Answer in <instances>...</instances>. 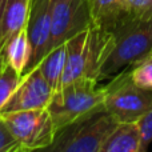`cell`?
Listing matches in <instances>:
<instances>
[{"label":"cell","mask_w":152,"mask_h":152,"mask_svg":"<svg viewBox=\"0 0 152 152\" xmlns=\"http://www.w3.org/2000/svg\"><path fill=\"white\" fill-rule=\"evenodd\" d=\"M0 56L12 67L13 69L23 76L24 71L27 69L32 56L31 43L27 36L26 28L16 34L7 44L0 51Z\"/></svg>","instance_id":"obj_13"},{"label":"cell","mask_w":152,"mask_h":152,"mask_svg":"<svg viewBox=\"0 0 152 152\" xmlns=\"http://www.w3.org/2000/svg\"><path fill=\"white\" fill-rule=\"evenodd\" d=\"M31 0H0V51L26 28Z\"/></svg>","instance_id":"obj_10"},{"label":"cell","mask_w":152,"mask_h":152,"mask_svg":"<svg viewBox=\"0 0 152 152\" xmlns=\"http://www.w3.org/2000/svg\"><path fill=\"white\" fill-rule=\"evenodd\" d=\"M131 77L136 86L152 89V56L131 66Z\"/></svg>","instance_id":"obj_16"},{"label":"cell","mask_w":152,"mask_h":152,"mask_svg":"<svg viewBox=\"0 0 152 152\" xmlns=\"http://www.w3.org/2000/svg\"><path fill=\"white\" fill-rule=\"evenodd\" d=\"M11 152H31V151H29V150H27V148H24L23 145L18 144V145H16V147L13 148V150L11 151Z\"/></svg>","instance_id":"obj_20"},{"label":"cell","mask_w":152,"mask_h":152,"mask_svg":"<svg viewBox=\"0 0 152 152\" xmlns=\"http://www.w3.org/2000/svg\"><path fill=\"white\" fill-rule=\"evenodd\" d=\"M51 12L52 0H31L26 31L31 43L32 56L24 74L37 67L40 60L48 52L51 36Z\"/></svg>","instance_id":"obj_9"},{"label":"cell","mask_w":152,"mask_h":152,"mask_svg":"<svg viewBox=\"0 0 152 152\" xmlns=\"http://www.w3.org/2000/svg\"><path fill=\"white\" fill-rule=\"evenodd\" d=\"M1 119L18 144L31 152L48 147L55 137L56 129L47 108L18 111Z\"/></svg>","instance_id":"obj_6"},{"label":"cell","mask_w":152,"mask_h":152,"mask_svg":"<svg viewBox=\"0 0 152 152\" xmlns=\"http://www.w3.org/2000/svg\"><path fill=\"white\" fill-rule=\"evenodd\" d=\"M143 144L137 123H119L97 152H136Z\"/></svg>","instance_id":"obj_11"},{"label":"cell","mask_w":152,"mask_h":152,"mask_svg":"<svg viewBox=\"0 0 152 152\" xmlns=\"http://www.w3.org/2000/svg\"><path fill=\"white\" fill-rule=\"evenodd\" d=\"M110 31L113 47L100 71L99 81L139 63L152 51V20H142L128 13Z\"/></svg>","instance_id":"obj_2"},{"label":"cell","mask_w":152,"mask_h":152,"mask_svg":"<svg viewBox=\"0 0 152 152\" xmlns=\"http://www.w3.org/2000/svg\"><path fill=\"white\" fill-rule=\"evenodd\" d=\"M92 24L110 31L129 13L128 0H88Z\"/></svg>","instance_id":"obj_12"},{"label":"cell","mask_w":152,"mask_h":152,"mask_svg":"<svg viewBox=\"0 0 152 152\" xmlns=\"http://www.w3.org/2000/svg\"><path fill=\"white\" fill-rule=\"evenodd\" d=\"M103 107L118 123H137L152 111V89L136 86L128 67L104 86Z\"/></svg>","instance_id":"obj_4"},{"label":"cell","mask_w":152,"mask_h":152,"mask_svg":"<svg viewBox=\"0 0 152 152\" xmlns=\"http://www.w3.org/2000/svg\"><path fill=\"white\" fill-rule=\"evenodd\" d=\"M104 86L94 79H79L58 88L47 105L56 132L103 108Z\"/></svg>","instance_id":"obj_3"},{"label":"cell","mask_w":152,"mask_h":152,"mask_svg":"<svg viewBox=\"0 0 152 152\" xmlns=\"http://www.w3.org/2000/svg\"><path fill=\"white\" fill-rule=\"evenodd\" d=\"M20 79L21 75L0 56V111L16 91Z\"/></svg>","instance_id":"obj_15"},{"label":"cell","mask_w":152,"mask_h":152,"mask_svg":"<svg viewBox=\"0 0 152 152\" xmlns=\"http://www.w3.org/2000/svg\"><path fill=\"white\" fill-rule=\"evenodd\" d=\"M140 128V134H142L143 144L148 145V143L152 142V111L148 112L143 119L137 121Z\"/></svg>","instance_id":"obj_19"},{"label":"cell","mask_w":152,"mask_h":152,"mask_svg":"<svg viewBox=\"0 0 152 152\" xmlns=\"http://www.w3.org/2000/svg\"><path fill=\"white\" fill-rule=\"evenodd\" d=\"M67 60V47L66 44H61L53 50L48 51L45 56L37 64V68L42 72L43 77L47 80L53 91L60 87V81L63 77L64 67Z\"/></svg>","instance_id":"obj_14"},{"label":"cell","mask_w":152,"mask_h":152,"mask_svg":"<svg viewBox=\"0 0 152 152\" xmlns=\"http://www.w3.org/2000/svg\"><path fill=\"white\" fill-rule=\"evenodd\" d=\"M129 15L142 20H152V0H128Z\"/></svg>","instance_id":"obj_17"},{"label":"cell","mask_w":152,"mask_h":152,"mask_svg":"<svg viewBox=\"0 0 152 152\" xmlns=\"http://www.w3.org/2000/svg\"><path fill=\"white\" fill-rule=\"evenodd\" d=\"M16 145H18V142L13 139L4 120L0 116V152H11Z\"/></svg>","instance_id":"obj_18"},{"label":"cell","mask_w":152,"mask_h":152,"mask_svg":"<svg viewBox=\"0 0 152 152\" xmlns=\"http://www.w3.org/2000/svg\"><path fill=\"white\" fill-rule=\"evenodd\" d=\"M53 89L43 77L37 67L26 72L20 79L16 91L8 100V103L0 111V116L18 111L47 108Z\"/></svg>","instance_id":"obj_8"},{"label":"cell","mask_w":152,"mask_h":152,"mask_svg":"<svg viewBox=\"0 0 152 152\" xmlns=\"http://www.w3.org/2000/svg\"><path fill=\"white\" fill-rule=\"evenodd\" d=\"M92 26L88 0H52L48 51L66 44Z\"/></svg>","instance_id":"obj_7"},{"label":"cell","mask_w":152,"mask_h":152,"mask_svg":"<svg viewBox=\"0 0 152 152\" xmlns=\"http://www.w3.org/2000/svg\"><path fill=\"white\" fill-rule=\"evenodd\" d=\"M66 47L67 60L60 87L79 79L99 81L100 71L112 51L113 35L108 29L92 24L86 31L71 37Z\"/></svg>","instance_id":"obj_1"},{"label":"cell","mask_w":152,"mask_h":152,"mask_svg":"<svg viewBox=\"0 0 152 152\" xmlns=\"http://www.w3.org/2000/svg\"><path fill=\"white\" fill-rule=\"evenodd\" d=\"M150 56H152V51H151V53H150Z\"/></svg>","instance_id":"obj_22"},{"label":"cell","mask_w":152,"mask_h":152,"mask_svg":"<svg viewBox=\"0 0 152 152\" xmlns=\"http://www.w3.org/2000/svg\"><path fill=\"white\" fill-rule=\"evenodd\" d=\"M136 152H147V145H142Z\"/></svg>","instance_id":"obj_21"},{"label":"cell","mask_w":152,"mask_h":152,"mask_svg":"<svg viewBox=\"0 0 152 152\" xmlns=\"http://www.w3.org/2000/svg\"><path fill=\"white\" fill-rule=\"evenodd\" d=\"M118 124L103 107L92 115L59 129L48 147L32 152H97Z\"/></svg>","instance_id":"obj_5"}]
</instances>
